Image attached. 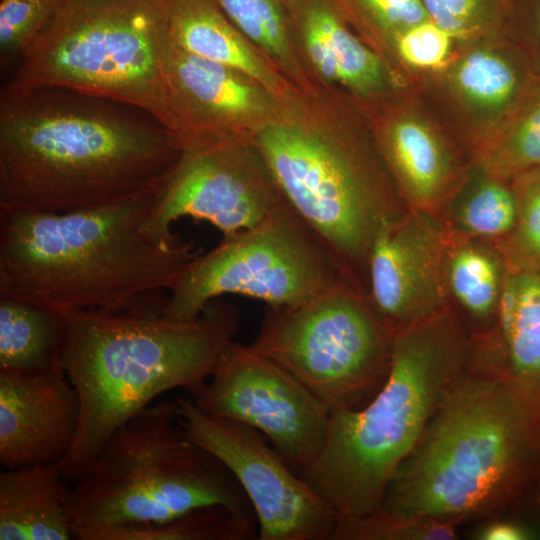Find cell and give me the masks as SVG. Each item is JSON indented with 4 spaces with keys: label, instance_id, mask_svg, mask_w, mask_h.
Here are the masks:
<instances>
[{
    "label": "cell",
    "instance_id": "cell-1",
    "mask_svg": "<svg viewBox=\"0 0 540 540\" xmlns=\"http://www.w3.org/2000/svg\"><path fill=\"white\" fill-rule=\"evenodd\" d=\"M182 152L150 113L62 87L0 92V209L63 213L156 191Z\"/></svg>",
    "mask_w": 540,
    "mask_h": 540
},
{
    "label": "cell",
    "instance_id": "cell-2",
    "mask_svg": "<svg viewBox=\"0 0 540 540\" xmlns=\"http://www.w3.org/2000/svg\"><path fill=\"white\" fill-rule=\"evenodd\" d=\"M150 192L63 213L0 209V295L59 312L157 311L198 253L192 241L152 239Z\"/></svg>",
    "mask_w": 540,
    "mask_h": 540
},
{
    "label": "cell",
    "instance_id": "cell-3",
    "mask_svg": "<svg viewBox=\"0 0 540 540\" xmlns=\"http://www.w3.org/2000/svg\"><path fill=\"white\" fill-rule=\"evenodd\" d=\"M539 460L540 414L498 368L470 357L395 470L378 508L361 520L459 525L495 516Z\"/></svg>",
    "mask_w": 540,
    "mask_h": 540
},
{
    "label": "cell",
    "instance_id": "cell-4",
    "mask_svg": "<svg viewBox=\"0 0 540 540\" xmlns=\"http://www.w3.org/2000/svg\"><path fill=\"white\" fill-rule=\"evenodd\" d=\"M66 323L62 367L80 403L74 443L59 462L72 484L108 437L161 394H190L214 372L239 328L235 305L215 299L192 321L156 311L61 312Z\"/></svg>",
    "mask_w": 540,
    "mask_h": 540
},
{
    "label": "cell",
    "instance_id": "cell-5",
    "mask_svg": "<svg viewBox=\"0 0 540 540\" xmlns=\"http://www.w3.org/2000/svg\"><path fill=\"white\" fill-rule=\"evenodd\" d=\"M252 142L292 208L366 295L377 235L408 209L379 153L366 116L342 96L293 91Z\"/></svg>",
    "mask_w": 540,
    "mask_h": 540
},
{
    "label": "cell",
    "instance_id": "cell-6",
    "mask_svg": "<svg viewBox=\"0 0 540 540\" xmlns=\"http://www.w3.org/2000/svg\"><path fill=\"white\" fill-rule=\"evenodd\" d=\"M470 357L471 343L448 306L393 333L388 376L366 405L331 412L323 446L299 476L333 507L338 526L378 508Z\"/></svg>",
    "mask_w": 540,
    "mask_h": 540
},
{
    "label": "cell",
    "instance_id": "cell-7",
    "mask_svg": "<svg viewBox=\"0 0 540 540\" xmlns=\"http://www.w3.org/2000/svg\"><path fill=\"white\" fill-rule=\"evenodd\" d=\"M254 510L230 470L184 433L176 402L151 404L114 431L71 484L73 538L157 523L195 508Z\"/></svg>",
    "mask_w": 540,
    "mask_h": 540
},
{
    "label": "cell",
    "instance_id": "cell-8",
    "mask_svg": "<svg viewBox=\"0 0 540 540\" xmlns=\"http://www.w3.org/2000/svg\"><path fill=\"white\" fill-rule=\"evenodd\" d=\"M168 42L166 0H66L2 88L62 87L113 99L174 133L163 76Z\"/></svg>",
    "mask_w": 540,
    "mask_h": 540
},
{
    "label": "cell",
    "instance_id": "cell-9",
    "mask_svg": "<svg viewBox=\"0 0 540 540\" xmlns=\"http://www.w3.org/2000/svg\"><path fill=\"white\" fill-rule=\"evenodd\" d=\"M392 337L367 298L343 283L297 306H268L250 346L333 412L361 408L381 389Z\"/></svg>",
    "mask_w": 540,
    "mask_h": 540
},
{
    "label": "cell",
    "instance_id": "cell-10",
    "mask_svg": "<svg viewBox=\"0 0 540 540\" xmlns=\"http://www.w3.org/2000/svg\"><path fill=\"white\" fill-rule=\"evenodd\" d=\"M343 283L333 253L287 203L257 227L223 237L213 250L193 258L168 291L162 316L195 320L225 294L293 307Z\"/></svg>",
    "mask_w": 540,
    "mask_h": 540
},
{
    "label": "cell",
    "instance_id": "cell-11",
    "mask_svg": "<svg viewBox=\"0 0 540 540\" xmlns=\"http://www.w3.org/2000/svg\"><path fill=\"white\" fill-rule=\"evenodd\" d=\"M288 201L252 140L191 146L156 190L144 222L155 241L172 244L174 222L183 217L210 223L223 237L262 224Z\"/></svg>",
    "mask_w": 540,
    "mask_h": 540
},
{
    "label": "cell",
    "instance_id": "cell-12",
    "mask_svg": "<svg viewBox=\"0 0 540 540\" xmlns=\"http://www.w3.org/2000/svg\"><path fill=\"white\" fill-rule=\"evenodd\" d=\"M181 426L193 443L216 457L245 492L261 540H333V507L270 447L265 436L241 422L213 416L192 398L176 401Z\"/></svg>",
    "mask_w": 540,
    "mask_h": 540
},
{
    "label": "cell",
    "instance_id": "cell-13",
    "mask_svg": "<svg viewBox=\"0 0 540 540\" xmlns=\"http://www.w3.org/2000/svg\"><path fill=\"white\" fill-rule=\"evenodd\" d=\"M207 414L246 424L271 443L296 473L325 441L331 411L301 382L250 345L233 340L209 377L191 394Z\"/></svg>",
    "mask_w": 540,
    "mask_h": 540
},
{
    "label": "cell",
    "instance_id": "cell-14",
    "mask_svg": "<svg viewBox=\"0 0 540 540\" xmlns=\"http://www.w3.org/2000/svg\"><path fill=\"white\" fill-rule=\"evenodd\" d=\"M539 80L498 34L460 45L443 68L413 88L472 161Z\"/></svg>",
    "mask_w": 540,
    "mask_h": 540
},
{
    "label": "cell",
    "instance_id": "cell-15",
    "mask_svg": "<svg viewBox=\"0 0 540 540\" xmlns=\"http://www.w3.org/2000/svg\"><path fill=\"white\" fill-rule=\"evenodd\" d=\"M163 76L174 133L182 149L252 140L280 112V98L232 67L189 53L169 38Z\"/></svg>",
    "mask_w": 540,
    "mask_h": 540
},
{
    "label": "cell",
    "instance_id": "cell-16",
    "mask_svg": "<svg viewBox=\"0 0 540 540\" xmlns=\"http://www.w3.org/2000/svg\"><path fill=\"white\" fill-rule=\"evenodd\" d=\"M447 242L438 212L410 209L374 240L366 298L392 334L450 306L444 279Z\"/></svg>",
    "mask_w": 540,
    "mask_h": 540
},
{
    "label": "cell",
    "instance_id": "cell-17",
    "mask_svg": "<svg viewBox=\"0 0 540 540\" xmlns=\"http://www.w3.org/2000/svg\"><path fill=\"white\" fill-rule=\"evenodd\" d=\"M363 114L407 209L439 212L472 162L467 153L414 88Z\"/></svg>",
    "mask_w": 540,
    "mask_h": 540
},
{
    "label": "cell",
    "instance_id": "cell-18",
    "mask_svg": "<svg viewBox=\"0 0 540 540\" xmlns=\"http://www.w3.org/2000/svg\"><path fill=\"white\" fill-rule=\"evenodd\" d=\"M307 62L362 112L413 86L352 26L338 0H284Z\"/></svg>",
    "mask_w": 540,
    "mask_h": 540
},
{
    "label": "cell",
    "instance_id": "cell-19",
    "mask_svg": "<svg viewBox=\"0 0 540 540\" xmlns=\"http://www.w3.org/2000/svg\"><path fill=\"white\" fill-rule=\"evenodd\" d=\"M80 421L77 392L62 368L0 371V463L5 469L59 463Z\"/></svg>",
    "mask_w": 540,
    "mask_h": 540
},
{
    "label": "cell",
    "instance_id": "cell-20",
    "mask_svg": "<svg viewBox=\"0 0 540 540\" xmlns=\"http://www.w3.org/2000/svg\"><path fill=\"white\" fill-rule=\"evenodd\" d=\"M471 347L540 414V273H506L493 328Z\"/></svg>",
    "mask_w": 540,
    "mask_h": 540
},
{
    "label": "cell",
    "instance_id": "cell-21",
    "mask_svg": "<svg viewBox=\"0 0 540 540\" xmlns=\"http://www.w3.org/2000/svg\"><path fill=\"white\" fill-rule=\"evenodd\" d=\"M168 33L181 49L250 76L280 98L295 89L214 0H166Z\"/></svg>",
    "mask_w": 540,
    "mask_h": 540
},
{
    "label": "cell",
    "instance_id": "cell-22",
    "mask_svg": "<svg viewBox=\"0 0 540 540\" xmlns=\"http://www.w3.org/2000/svg\"><path fill=\"white\" fill-rule=\"evenodd\" d=\"M71 484L59 463L0 473V540H68Z\"/></svg>",
    "mask_w": 540,
    "mask_h": 540
},
{
    "label": "cell",
    "instance_id": "cell-23",
    "mask_svg": "<svg viewBox=\"0 0 540 540\" xmlns=\"http://www.w3.org/2000/svg\"><path fill=\"white\" fill-rule=\"evenodd\" d=\"M66 323L61 312L0 295V371L41 373L62 368Z\"/></svg>",
    "mask_w": 540,
    "mask_h": 540
},
{
    "label": "cell",
    "instance_id": "cell-24",
    "mask_svg": "<svg viewBox=\"0 0 540 540\" xmlns=\"http://www.w3.org/2000/svg\"><path fill=\"white\" fill-rule=\"evenodd\" d=\"M438 214L450 234L494 244L514 224L515 200L510 180L472 161Z\"/></svg>",
    "mask_w": 540,
    "mask_h": 540
},
{
    "label": "cell",
    "instance_id": "cell-25",
    "mask_svg": "<svg viewBox=\"0 0 540 540\" xmlns=\"http://www.w3.org/2000/svg\"><path fill=\"white\" fill-rule=\"evenodd\" d=\"M506 273L493 243L448 232L444 259L447 293L470 318L494 324Z\"/></svg>",
    "mask_w": 540,
    "mask_h": 540
},
{
    "label": "cell",
    "instance_id": "cell-26",
    "mask_svg": "<svg viewBox=\"0 0 540 540\" xmlns=\"http://www.w3.org/2000/svg\"><path fill=\"white\" fill-rule=\"evenodd\" d=\"M232 24L295 89L316 92L291 30L284 0H214Z\"/></svg>",
    "mask_w": 540,
    "mask_h": 540
},
{
    "label": "cell",
    "instance_id": "cell-27",
    "mask_svg": "<svg viewBox=\"0 0 540 540\" xmlns=\"http://www.w3.org/2000/svg\"><path fill=\"white\" fill-rule=\"evenodd\" d=\"M255 522V513L207 505L167 521L121 527L102 540H248Z\"/></svg>",
    "mask_w": 540,
    "mask_h": 540
},
{
    "label": "cell",
    "instance_id": "cell-28",
    "mask_svg": "<svg viewBox=\"0 0 540 540\" xmlns=\"http://www.w3.org/2000/svg\"><path fill=\"white\" fill-rule=\"evenodd\" d=\"M472 161L506 180L540 168V80Z\"/></svg>",
    "mask_w": 540,
    "mask_h": 540
},
{
    "label": "cell",
    "instance_id": "cell-29",
    "mask_svg": "<svg viewBox=\"0 0 540 540\" xmlns=\"http://www.w3.org/2000/svg\"><path fill=\"white\" fill-rule=\"evenodd\" d=\"M515 200V220L509 233L493 245L507 272L540 273V168L510 179Z\"/></svg>",
    "mask_w": 540,
    "mask_h": 540
},
{
    "label": "cell",
    "instance_id": "cell-30",
    "mask_svg": "<svg viewBox=\"0 0 540 540\" xmlns=\"http://www.w3.org/2000/svg\"><path fill=\"white\" fill-rule=\"evenodd\" d=\"M460 43L431 19L396 36L384 57L413 87L443 68Z\"/></svg>",
    "mask_w": 540,
    "mask_h": 540
},
{
    "label": "cell",
    "instance_id": "cell-31",
    "mask_svg": "<svg viewBox=\"0 0 540 540\" xmlns=\"http://www.w3.org/2000/svg\"><path fill=\"white\" fill-rule=\"evenodd\" d=\"M338 2L353 26L383 57L396 36L431 19L422 0H338Z\"/></svg>",
    "mask_w": 540,
    "mask_h": 540
},
{
    "label": "cell",
    "instance_id": "cell-32",
    "mask_svg": "<svg viewBox=\"0 0 540 540\" xmlns=\"http://www.w3.org/2000/svg\"><path fill=\"white\" fill-rule=\"evenodd\" d=\"M66 0H1L0 63L17 64L49 27Z\"/></svg>",
    "mask_w": 540,
    "mask_h": 540
},
{
    "label": "cell",
    "instance_id": "cell-33",
    "mask_svg": "<svg viewBox=\"0 0 540 540\" xmlns=\"http://www.w3.org/2000/svg\"><path fill=\"white\" fill-rule=\"evenodd\" d=\"M429 17L460 45L502 34L509 0H422Z\"/></svg>",
    "mask_w": 540,
    "mask_h": 540
},
{
    "label": "cell",
    "instance_id": "cell-34",
    "mask_svg": "<svg viewBox=\"0 0 540 540\" xmlns=\"http://www.w3.org/2000/svg\"><path fill=\"white\" fill-rule=\"evenodd\" d=\"M457 526L430 519L386 523L359 520L338 526L333 540H450L457 538Z\"/></svg>",
    "mask_w": 540,
    "mask_h": 540
},
{
    "label": "cell",
    "instance_id": "cell-35",
    "mask_svg": "<svg viewBox=\"0 0 540 540\" xmlns=\"http://www.w3.org/2000/svg\"><path fill=\"white\" fill-rule=\"evenodd\" d=\"M502 34L540 78V0H509Z\"/></svg>",
    "mask_w": 540,
    "mask_h": 540
},
{
    "label": "cell",
    "instance_id": "cell-36",
    "mask_svg": "<svg viewBox=\"0 0 540 540\" xmlns=\"http://www.w3.org/2000/svg\"><path fill=\"white\" fill-rule=\"evenodd\" d=\"M475 536L481 540H526L532 538V533L516 523L493 521L480 528Z\"/></svg>",
    "mask_w": 540,
    "mask_h": 540
}]
</instances>
